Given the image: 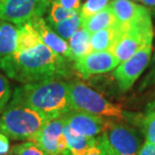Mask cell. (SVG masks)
<instances>
[{"mask_svg": "<svg viewBox=\"0 0 155 155\" xmlns=\"http://www.w3.org/2000/svg\"><path fill=\"white\" fill-rule=\"evenodd\" d=\"M0 69L10 79L22 84L61 79L69 75L68 58L55 54L45 43L13 52L0 61Z\"/></svg>", "mask_w": 155, "mask_h": 155, "instance_id": "obj_1", "label": "cell"}, {"mask_svg": "<svg viewBox=\"0 0 155 155\" xmlns=\"http://www.w3.org/2000/svg\"><path fill=\"white\" fill-rule=\"evenodd\" d=\"M11 101L35 109L49 120L64 116L72 110L68 84L60 79L23 84L15 88Z\"/></svg>", "mask_w": 155, "mask_h": 155, "instance_id": "obj_2", "label": "cell"}, {"mask_svg": "<svg viewBox=\"0 0 155 155\" xmlns=\"http://www.w3.org/2000/svg\"><path fill=\"white\" fill-rule=\"evenodd\" d=\"M48 121V117L35 109L10 100L1 113L0 132L12 140H29Z\"/></svg>", "mask_w": 155, "mask_h": 155, "instance_id": "obj_3", "label": "cell"}, {"mask_svg": "<svg viewBox=\"0 0 155 155\" xmlns=\"http://www.w3.org/2000/svg\"><path fill=\"white\" fill-rule=\"evenodd\" d=\"M69 98L73 110L82 111L96 116L128 120L130 113L116 106L97 91L81 82L68 84Z\"/></svg>", "mask_w": 155, "mask_h": 155, "instance_id": "obj_4", "label": "cell"}, {"mask_svg": "<svg viewBox=\"0 0 155 155\" xmlns=\"http://www.w3.org/2000/svg\"><path fill=\"white\" fill-rule=\"evenodd\" d=\"M152 22L150 12L148 11L121 35L110 51L120 63H122L131 58L145 43L152 42Z\"/></svg>", "mask_w": 155, "mask_h": 155, "instance_id": "obj_5", "label": "cell"}, {"mask_svg": "<svg viewBox=\"0 0 155 155\" xmlns=\"http://www.w3.org/2000/svg\"><path fill=\"white\" fill-rule=\"evenodd\" d=\"M51 0H0V20L20 26L48 10Z\"/></svg>", "mask_w": 155, "mask_h": 155, "instance_id": "obj_6", "label": "cell"}, {"mask_svg": "<svg viewBox=\"0 0 155 155\" xmlns=\"http://www.w3.org/2000/svg\"><path fill=\"white\" fill-rule=\"evenodd\" d=\"M101 136L119 155H137L141 148L136 131L124 123L107 120Z\"/></svg>", "mask_w": 155, "mask_h": 155, "instance_id": "obj_7", "label": "cell"}, {"mask_svg": "<svg viewBox=\"0 0 155 155\" xmlns=\"http://www.w3.org/2000/svg\"><path fill=\"white\" fill-rule=\"evenodd\" d=\"M151 54L152 42H148L139 48L131 58L120 63L114 71V78L117 81L120 91L126 92L132 88L149 64Z\"/></svg>", "mask_w": 155, "mask_h": 155, "instance_id": "obj_8", "label": "cell"}, {"mask_svg": "<svg viewBox=\"0 0 155 155\" xmlns=\"http://www.w3.org/2000/svg\"><path fill=\"white\" fill-rule=\"evenodd\" d=\"M64 128V120L63 116L51 119L32 138V141L48 155H61L68 150Z\"/></svg>", "mask_w": 155, "mask_h": 155, "instance_id": "obj_9", "label": "cell"}, {"mask_svg": "<svg viewBox=\"0 0 155 155\" xmlns=\"http://www.w3.org/2000/svg\"><path fill=\"white\" fill-rule=\"evenodd\" d=\"M120 61L109 51H91L85 57L75 61V69L83 78L109 73L115 70Z\"/></svg>", "mask_w": 155, "mask_h": 155, "instance_id": "obj_10", "label": "cell"}, {"mask_svg": "<svg viewBox=\"0 0 155 155\" xmlns=\"http://www.w3.org/2000/svg\"><path fill=\"white\" fill-rule=\"evenodd\" d=\"M64 123L71 129L86 137H100L105 129L107 119L93 114L71 110L63 116Z\"/></svg>", "mask_w": 155, "mask_h": 155, "instance_id": "obj_11", "label": "cell"}, {"mask_svg": "<svg viewBox=\"0 0 155 155\" xmlns=\"http://www.w3.org/2000/svg\"><path fill=\"white\" fill-rule=\"evenodd\" d=\"M29 23L35 27V29L38 31L42 43L51 48L55 54L61 55V57L68 58L71 61V51L69 41L63 38H61L54 29L49 26V24L45 21L42 16L35 17L29 21Z\"/></svg>", "mask_w": 155, "mask_h": 155, "instance_id": "obj_12", "label": "cell"}, {"mask_svg": "<svg viewBox=\"0 0 155 155\" xmlns=\"http://www.w3.org/2000/svg\"><path fill=\"white\" fill-rule=\"evenodd\" d=\"M109 6L115 16L117 25L124 32L133 22L149 10L144 6L138 5L130 0H113Z\"/></svg>", "mask_w": 155, "mask_h": 155, "instance_id": "obj_13", "label": "cell"}, {"mask_svg": "<svg viewBox=\"0 0 155 155\" xmlns=\"http://www.w3.org/2000/svg\"><path fill=\"white\" fill-rule=\"evenodd\" d=\"M115 25H117V22L109 4L103 10L99 11L89 17L82 18V26L90 35Z\"/></svg>", "mask_w": 155, "mask_h": 155, "instance_id": "obj_14", "label": "cell"}, {"mask_svg": "<svg viewBox=\"0 0 155 155\" xmlns=\"http://www.w3.org/2000/svg\"><path fill=\"white\" fill-rule=\"evenodd\" d=\"M18 27L13 23L0 20V61L17 49Z\"/></svg>", "mask_w": 155, "mask_h": 155, "instance_id": "obj_15", "label": "cell"}, {"mask_svg": "<svg viewBox=\"0 0 155 155\" xmlns=\"http://www.w3.org/2000/svg\"><path fill=\"white\" fill-rule=\"evenodd\" d=\"M122 33L118 25L93 33L91 35L92 51H110Z\"/></svg>", "mask_w": 155, "mask_h": 155, "instance_id": "obj_16", "label": "cell"}, {"mask_svg": "<svg viewBox=\"0 0 155 155\" xmlns=\"http://www.w3.org/2000/svg\"><path fill=\"white\" fill-rule=\"evenodd\" d=\"M64 135L66 137L68 149L71 151L72 155H80L91 147L98 144V138L86 137L72 130L64 123Z\"/></svg>", "mask_w": 155, "mask_h": 155, "instance_id": "obj_17", "label": "cell"}, {"mask_svg": "<svg viewBox=\"0 0 155 155\" xmlns=\"http://www.w3.org/2000/svg\"><path fill=\"white\" fill-rule=\"evenodd\" d=\"M71 61H77L92 51L91 35L82 26L69 39Z\"/></svg>", "mask_w": 155, "mask_h": 155, "instance_id": "obj_18", "label": "cell"}, {"mask_svg": "<svg viewBox=\"0 0 155 155\" xmlns=\"http://www.w3.org/2000/svg\"><path fill=\"white\" fill-rule=\"evenodd\" d=\"M42 43L38 31L29 22L18 26V39L16 51H23L35 48Z\"/></svg>", "mask_w": 155, "mask_h": 155, "instance_id": "obj_19", "label": "cell"}, {"mask_svg": "<svg viewBox=\"0 0 155 155\" xmlns=\"http://www.w3.org/2000/svg\"><path fill=\"white\" fill-rule=\"evenodd\" d=\"M49 26H51L61 38L69 40L74 33L82 27V17H81L80 13H76L68 19H64L61 22L52 24V25Z\"/></svg>", "mask_w": 155, "mask_h": 155, "instance_id": "obj_20", "label": "cell"}, {"mask_svg": "<svg viewBox=\"0 0 155 155\" xmlns=\"http://www.w3.org/2000/svg\"><path fill=\"white\" fill-rule=\"evenodd\" d=\"M76 13H79V12H75V11L69 10V9H66L61 4H58V2L51 0L48 21L49 25H52V24L58 23L64 19H68V18L72 17L73 15H75Z\"/></svg>", "mask_w": 155, "mask_h": 155, "instance_id": "obj_21", "label": "cell"}, {"mask_svg": "<svg viewBox=\"0 0 155 155\" xmlns=\"http://www.w3.org/2000/svg\"><path fill=\"white\" fill-rule=\"evenodd\" d=\"M11 155H48L33 141H27L14 145L11 149Z\"/></svg>", "mask_w": 155, "mask_h": 155, "instance_id": "obj_22", "label": "cell"}, {"mask_svg": "<svg viewBox=\"0 0 155 155\" xmlns=\"http://www.w3.org/2000/svg\"><path fill=\"white\" fill-rule=\"evenodd\" d=\"M110 0H87L81 7L80 15L82 18L89 17L107 7Z\"/></svg>", "mask_w": 155, "mask_h": 155, "instance_id": "obj_23", "label": "cell"}, {"mask_svg": "<svg viewBox=\"0 0 155 155\" xmlns=\"http://www.w3.org/2000/svg\"><path fill=\"white\" fill-rule=\"evenodd\" d=\"M12 92L10 88V83H9L7 78L0 73V113L3 112L5 107L10 102Z\"/></svg>", "mask_w": 155, "mask_h": 155, "instance_id": "obj_24", "label": "cell"}, {"mask_svg": "<svg viewBox=\"0 0 155 155\" xmlns=\"http://www.w3.org/2000/svg\"><path fill=\"white\" fill-rule=\"evenodd\" d=\"M143 125L146 141L155 145V109H153L152 112H150L146 116Z\"/></svg>", "mask_w": 155, "mask_h": 155, "instance_id": "obj_25", "label": "cell"}, {"mask_svg": "<svg viewBox=\"0 0 155 155\" xmlns=\"http://www.w3.org/2000/svg\"><path fill=\"white\" fill-rule=\"evenodd\" d=\"M54 1L58 2V4H61L63 7L66 9H69V10L75 11V12H79L81 10V0H54Z\"/></svg>", "mask_w": 155, "mask_h": 155, "instance_id": "obj_26", "label": "cell"}, {"mask_svg": "<svg viewBox=\"0 0 155 155\" xmlns=\"http://www.w3.org/2000/svg\"><path fill=\"white\" fill-rule=\"evenodd\" d=\"M98 142L102 149V152H103V155H119L115 150H113L112 148L110 147V145L107 143V141L105 140L102 136H100V137L98 138Z\"/></svg>", "mask_w": 155, "mask_h": 155, "instance_id": "obj_27", "label": "cell"}, {"mask_svg": "<svg viewBox=\"0 0 155 155\" xmlns=\"http://www.w3.org/2000/svg\"><path fill=\"white\" fill-rule=\"evenodd\" d=\"M10 150L9 139L6 135L0 132V155H6Z\"/></svg>", "mask_w": 155, "mask_h": 155, "instance_id": "obj_28", "label": "cell"}, {"mask_svg": "<svg viewBox=\"0 0 155 155\" xmlns=\"http://www.w3.org/2000/svg\"><path fill=\"white\" fill-rule=\"evenodd\" d=\"M137 155H155V145L145 141Z\"/></svg>", "mask_w": 155, "mask_h": 155, "instance_id": "obj_29", "label": "cell"}, {"mask_svg": "<svg viewBox=\"0 0 155 155\" xmlns=\"http://www.w3.org/2000/svg\"><path fill=\"white\" fill-rule=\"evenodd\" d=\"M80 155H103V152H102V149H101L100 145H99V142H98L97 145L91 147L90 149H88L87 151H85V152L80 154Z\"/></svg>", "mask_w": 155, "mask_h": 155, "instance_id": "obj_30", "label": "cell"}, {"mask_svg": "<svg viewBox=\"0 0 155 155\" xmlns=\"http://www.w3.org/2000/svg\"><path fill=\"white\" fill-rule=\"evenodd\" d=\"M150 84H155V68L152 70V72L150 73V75L148 76V78L145 80L144 86H148Z\"/></svg>", "mask_w": 155, "mask_h": 155, "instance_id": "obj_31", "label": "cell"}, {"mask_svg": "<svg viewBox=\"0 0 155 155\" xmlns=\"http://www.w3.org/2000/svg\"><path fill=\"white\" fill-rule=\"evenodd\" d=\"M141 2H143L144 4H146L151 7H155V0H140Z\"/></svg>", "mask_w": 155, "mask_h": 155, "instance_id": "obj_32", "label": "cell"}, {"mask_svg": "<svg viewBox=\"0 0 155 155\" xmlns=\"http://www.w3.org/2000/svg\"><path fill=\"white\" fill-rule=\"evenodd\" d=\"M9 155H11V154H9Z\"/></svg>", "mask_w": 155, "mask_h": 155, "instance_id": "obj_33", "label": "cell"}]
</instances>
